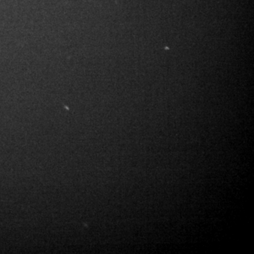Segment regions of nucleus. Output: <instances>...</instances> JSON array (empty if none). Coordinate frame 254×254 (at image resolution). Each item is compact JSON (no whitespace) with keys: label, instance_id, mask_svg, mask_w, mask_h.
Returning <instances> with one entry per match:
<instances>
[]
</instances>
